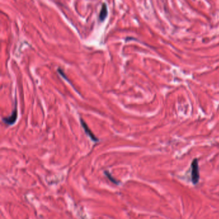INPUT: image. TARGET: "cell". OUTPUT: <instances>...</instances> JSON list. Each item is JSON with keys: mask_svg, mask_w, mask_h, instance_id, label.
Returning <instances> with one entry per match:
<instances>
[{"mask_svg": "<svg viewBox=\"0 0 219 219\" xmlns=\"http://www.w3.org/2000/svg\"><path fill=\"white\" fill-rule=\"evenodd\" d=\"M105 174L106 175V176L107 177V178H109V179L110 180L112 183H114V184L118 185V182L114 178H112V176H111V174L109 173V171H105Z\"/></svg>", "mask_w": 219, "mask_h": 219, "instance_id": "obj_5", "label": "cell"}, {"mask_svg": "<svg viewBox=\"0 0 219 219\" xmlns=\"http://www.w3.org/2000/svg\"><path fill=\"white\" fill-rule=\"evenodd\" d=\"M17 113H18V112H17V103H16V104H15L14 109L12 111V112L11 115H10V116L8 117H5L3 118V122L7 124V125H12V124H14L15 122H16V121L17 120Z\"/></svg>", "mask_w": 219, "mask_h": 219, "instance_id": "obj_2", "label": "cell"}, {"mask_svg": "<svg viewBox=\"0 0 219 219\" xmlns=\"http://www.w3.org/2000/svg\"><path fill=\"white\" fill-rule=\"evenodd\" d=\"M57 71H58L59 73L60 74V75H61L62 76H63V77L64 79H66V81H68V79H67V78L66 77V76L65 75V74H64V72H63V70H61V69H60V68H58ZM69 82H70V81H69Z\"/></svg>", "mask_w": 219, "mask_h": 219, "instance_id": "obj_6", "label": "cell"}, {"mask_svg": "<svg viewBox=\"0 0 219 219\" xmlns=\"http://www.w3.org/2000/svg\"><path fill=\"white\" fill-rule=\"evenodd\" d=\"M199 163L197 159H194L191 164V179L194 185H197L199 181Z\"/></svg>", "mask_w": 219, "mask_h": 219, "instance_id": "obj_1", "label": "cell"}, {"mask_svg": "<svg viewBox=\"0 0 219 219\" xmlns=\"http://www.w3.org/2000/svg\"><path fill=\"white\" fill-rule=\"evenodd\" d=\"M107 16V5L103 3L102 5L101 10H100L99 14V20L100 21H103Z\"/></svg>", "mask_w": 219, "mask_h": 219, "instance_id": "obj_4", "label": "cell"}, {"mask_svg": "<svg viewBox=\"0 0 219 219\" xmlns=\"http://www.w3.org/2000/svg\"><path fill=\"white\" fill-rule=\"evenodd\" d=\"M81 125L83 127V129H84L85 133H86V134L88 135V136L90 137L91 139V140H92L94 141H98V139L93 134V133L91 132V131L90 129V128H89V127L87 126V124L85 123V122L82 119V118H81Z\"/></svg>", "mask_w": 219, "mask_h": 219, "instance_id": "obj_3", "label": "cell"}]
</instances>
